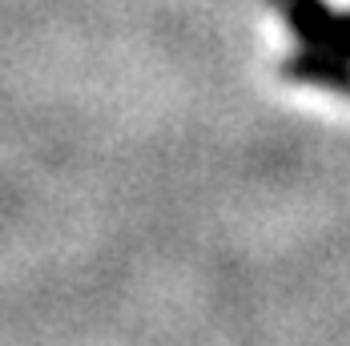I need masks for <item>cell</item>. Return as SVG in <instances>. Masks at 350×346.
Here are the masks:
<instances>
[{
	"label": "cell",
	"instance_id": "obj_1",
	"mask_svg": "<svg viewBox=\"0 0 350 346\" xmlns=\"http://www.w3.org/2000/svg\"><path fill=\"white\" fill-rule=\"evenodd\" d=\"M270 8L286 21L298 49L350 61V12L330 8L326 0H270Z\"/></svg>",
	"mask_w": 350,
	"mask_h": 346
},
{
	"label": "cell",
	"instance_id": "obj_2",
	"mask_svg": "<svg viewBox=\"0 0 350 346\" xmlns=\"http://www.w3.org/2000/svg\"><path fill=\"white\" fill-rule=\"evenodd\" d=\"M282 77L294 85H310V89H326L350 97V61L330 57V53H310V49H294L282 61Z\"/></svg>",
	"mask_w": 350,
	"mask_h": 346
}]
</instances>
